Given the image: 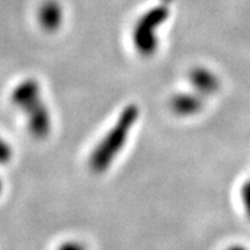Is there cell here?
Returning a JSON list of instances; mask_svg holds the SVG:
<instances>
[{
  "label": "cell",
  "mask_w": 250,
  "mask_h": 250,
  "mask_svg": "<svg viewBox=\"0 0 250 250\" xmlns=\"http://www.w3.org/2000/svg\"><path fill=\"white\" fill-rule=\"evenodd\" d=\"M10 102L27 116V127L32 136L43 140L50 135L52 117L42 99L41 85L37 80L27 78L17 84L10 94Z\"/></svg>",
  "instance_id": "cell-1"
},
{
  "label": "cell",
  "mask_w": 250,
  "mask_h": 250,
  "mask_svg": "<svg viewBox=\"0 0 250 250\" xmlns=\"http://www.w3.org/2000/svg\"><path fill=\"white\" fill-rule=\"evenodd\" d=\"M13 150L9 143L4 137L0 136V165H5L12 160Z\"/></svg>",
  "instance_id": "cell-7"
},
{
  "label": "cell",
  "mask_w": 250,
  "mask_h": 250,
  "mask_svg": "<svg viewBox=\"0 0 250 250\" xmlns=\"http://www.w3.org/2000/svg\"><path fill=\"white\" fill-rule=\"evenodd\" d=\"M202 95L198 93H178L170 101L171 111L181 117H190L200 113L203 107Z\"/></svg>",
  "instance_id": "cell-5"
},
{
  "label": "cell",
  "mask_w": 250,
  "mask_h": 250,
  "mask_svg": "<svg viewBox=\"0 0 250 250\" xmlns=\"http://www.w3.org/2000/svg\"><path fill=\"white\" fill-rule=\"evenodd\" d=\"M57 250H86V248L85 245L83 244V243H80V241L69 240L62 243Z\"/></svg>",
  "instance_id": "cell-9"
},
{
  "label": "cell",
  "mask_w": 250,
  "mask_h": 250,
  "mask_svg": "<svg viewBox=\"0 0 250 250\" xmlns=\"http://www.w3.org/2000/svg\"><path fill=\"white\" fill-rule=\"evenodd\" d=\"M139 116L140 111L137 105L128 104L124 108L118 120L95 146L89 158V167L94 173L101 174L111 168L114 159L120 155L126 145L127 139L139 120Z\"/></svg>",
  "instance_id": "cell-2"
},
{
  "label": "cell",
  "mask_w": 250,
  "mask_h": 250,
  "mask_svg": "<svg viewBox=\"0 0 250 250\" xmlns=\"http://www.w3.org/2000/svg\"><path fill=\"white\" fill-rule=\"evenodd\" d=\"M228 250H248L245 247H241V245H234V247L229 248Z\"/></svg>",
  "instance_id": "cell-10"
},
{
  "label": "cell",
  "mask_w": 250,
  "mask_h": 250,
  "mask_svg": "<svg viewBox=\"0 0 250 250\" xmlns=\"http://www.w3.org/2000/svg\"><path fill=\"white\" fill-rule=\"evenodd\" d=\"M241 200L244 203V208L247 211L248 217L250 219V181L247 182L243 189H241Z\"/></svg>",
  "instance_id": "cell-8"
},
{
  "label": "cell",
  "mask_w": 250,
  "mask_h": 250,
  "mask_svg": "<svg viewBox=\"0 0 250 250\" xmlns=\"http://www.w3.org/2000/svg\"><path fill=\"white\" fill-rule=\"evenodd\" d=\"M189 82L194 90L201 95H212L220 89L219 76L212 70L203 66L190 70Z\"/></svg>",
  "instance_id": "cell-4"
},
{
  "label": "cell",
  "mask_w": 250,
  "mask_h": 250,
  "mask_svg": "<svg viewBox=\"0 0 250 250\" xmlns=\"http://www.w3.org/2000/svg\"><path fill=\"white\" fill-rule=\"evenodd\" d=\"M38 21L47 32L60 29L63 22V9L57 0H46L38 10Z\"/></svg>",
  "instance_id": "cell-6"
},
{
  "label": "cell",
  "mask_w": 250,
  "mask_h": 250,
  "mask_svg": "<svg viewBox=\"0 0 250 250\" xmlns=\"http://www.w3.org/2000/svg\"><path fill=\"white\" fill-rule=\"evenodd\" d=\"M3 189H4V184H3V181H1V178H0V194L3 193Z\"/></svg>",
  "instance_id": "cell-11"
},
{
  "label": "cell",
  "mask_w": 250,
  "mask_h": 250,
  "mask_svg": "<svg viewBox=\"0 0 250 250\" xmlns=\"http://www.w3.org/2000/svg\"><path fill=\"white\" fill-rule=\"evenodd\" d=\"M169 17L165 5H156L140 17L132 31L133 46L141 56L150 57L158 50V31Z\"/></svg>",
  "instance_id": "cell-3"
}]
</instances>
